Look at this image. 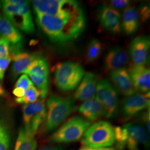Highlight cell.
I'll return each instance as SVG.
<instances>
[{"mask_svg":"<svg viewBox=\"0 0 150 150\" xmlns=\"http://www.w3.org/2000/svg\"><path fill=\"white\" fill-rule=\"evenodd\" d=\"M36 21L49 40L59 45L74 41L86 27L85 15L81 7L59 16L36 15Z\"/></svg>","mask_w":150,"mask_h":150,"instance_id":"cell-1","label":"cell"},{"mask_svg":"<svg viewBox=\"0 0 150 150\" xmlns=\"http://www.w3.org/2000/svg\"><path fill=\"white\" fill-rule=\"evenodd\" d=\"M47 108L45 131L50 133L57 129L71 113L75 112L77 107L74 98L54 94L48 98Z\"/></svg>","mask_w":150,"mask_h":150,"instance_id":"cell-2","label":"cell"},{"mask_svg":"<svg viewBox=\"0 0 150 150\" xmlns=\"http://www.w3.org/2000/svg\"><path fill=\"white\" fill-rule=\"evenodd\" d=\"M2 5L4 17L17 29L27 33L35 32V26L28 1H2Z\"/></svg>","mask_w":150,"mask_h":150,"instance_id":"cell-3","label":"cell"},{"mask_svg":"<svg viewBox=\"0 0 150 150\" xmlns=\"http://www.w3.org/2000/svg\"><path fill=\"white\" fill-rule=\"evenodd\" d=\"M84 74L83 67L77 62L59 63L54 67V82L60 90L70 92L79 85Z\"/></svg>","mask_w":150,"mask_h":150,"instance_id":"cell-4","label":"cell"},{"mask_svg":"<svg viewBox=\"0 0 150 150\" xmlns=\"http://www.w3.org/2000/svg\"><path fill=\"white\" fill-rule=\"evenodd\" d=\"M81 139L82 145L92 149L111 146L115 142L114 127L106 121H98L89 127Z\"/></svg>","mask_w":150,"mask_h":150,"instance_id":"cell-5","label":"cell"},{"mask_svg":"<svg viewBox=\"0 0 150 150\" xmlns=\"http://www.w3.org/2000/svg\"><path fill=\"white\" fill-rule=\"evenodd\" d=\"M91 122L81 116L69 119L50 138L54 143H70L80 140Z\"/></svg>","mask_w":150,"mask_h":150,"instance_id":"cell-6","label":"cell"},{"mask_svg":"<svg viewBox=\"0 0 150 150\" xmlns=\"http://www.w3.org/2000/svg\"><path fill=\"white\" fill-rule=\"evenodd\" d=\"M96 96L97 101L101 103L107 118L115 117L119 110L118 93L116 89L106 79L100 81L97 85Z\"/></svg>","mask_w":150,"mask_h":150,"instance_id":"cell-7","label":"cell"},{"mask_svg":"<svg viewBox=\"0 0 150 150\" xmlns=\"http://www.w3.org/2000/svg\"><path fill=\"white\" fill-rule=\"evenodd\" d=\"M32 4L36 15L59 16L81 7L77 2L72 0H36Z\"/></svg>","mask_w":150,"mask_h":150,"instance_id":"cell-8","label":"cell"},{"mask_svg":"<svg viewBox=\"0 0 150 150\" xmlns=\"http://www.w3.org/2000/svg\"><path fill=\"white\" fill-rule=\"evenodd\" d=\"M122 127L127 136L126 147L128 150H149V137L144 126L131 122L125 125Z\"/></svg>","mask_w":150,"mask_h":150,"instance_id":"cell-9","label":"cell"},{"mask_svg":"<svg viewBox=\"0 0 150 150\" xmlns=\"http://www.w3.org/2000/svg\"><path fill=\"white\" fill-rule=\"evenodd\" d=\"M150 92L134 93L126 97L122 102L121 115L124 121H127L142 111L150 108Z\"/></svg>","mask_w":150,"mask_h":150,"instance_id":"cell-10","label":"cell"},{"mask_svg":"<svg viewBox=\"0 0 150 150\" xmlns=\"http://www.w3.org/2000/svg\"><path fill=\"white\" fill-rule=\"evenodd\" d=\"M150 46V38L140 36L134 38L129 46V54L134 65H146L148 61Z\"/></svg>","mask_w":150,"mask_h":150,"instance_id":"cell-11","label":"cell"},{"mask_svg":"<svg viewBox=\"0 0 150 150\" xmlns=\"http://www.w3.org/2000/svg\"><path fill=\"white\" fill-rule=\"evenodd\" d=\"M98 19L102 27L109 32L118 33L121 30V15L120 12L109 6L103 5L98 11Z\"/></svg>","mask_w":150,"mask_h":150,"instance_id":"cell-12","label":"cell"},{"mask_svg":"<svg viewBox=\"0 0 150 150\" xmlns=\"http://www.w3.org/2000/svg\"><path fill=\"white\" fill-rule=\"evenodd\" d=\"M132 84L136 91L143 94L150 92V70L149 68L143 66L131 64L129 70Z\"/></svg>","mask_w":150,"mask_h":150,"instance_id":"cell-13","label":"cell"},{"mask_svg":"<svg viewBox=\"0 0 150 150\" xmlns=\"http://www.w3.org/2000/svg\"><path fill=\"white\" fill-rule=\"evenodd\" d=\"M110 79L115 88L122 95L126 97L129 96L136 93L128 69L121 67L113 70L110 72Z\"/></svg>","mask_w":150,"mask_h":150,"instance_id":"cell-14","label":"cell"},{"mask_svg":"<svg viewBox=\"0 0 150 150\" xmlns=\"http://www.w3.org/2000/svg\"><path fill=\"white\" fill-rule=\"evenodd\" d=\"M21 47L14 48L11 54L13 63L12 67V74L15 77L23 74L32 62L40 56L36 53L22 51Z\"/></svg>","mask_w":150,"mask_h":150,"instance_id":"cell-15","label":"cell"},{"mask_svg":"<svg viewBox=\"0 0 150 150\" xmlns=\"http://www.w3.org/2000/svg\"><path fill=\"white\" fill-rule=\"evenodd\" d=\"M75 93V99L85 101L95 97L97 85V77L93 72H86Z\"/></svg>","mask_w":150,"mask_h":150,"instance_id":"cell-16","label":"cell"},{"mask_svg":"<svg viewBox=\"0 0 150 150\" xmlns=\"http://www.w3.org/2000/svg\"><path fill=\"white\" fill-rule=\"evenodd\" d=\"M128 60L129 56L126 51L120 47L116 46L106 54L103 60L104 68L108 71H112L123 67Z\"/></svg>","mask_w":150,"mask_h":150,"instance_id":"cell-17","label":"cell"},{"mask_svg":"<svg viewBox=\"0 0 150 150\" xmlns=\"http://www.w3.org/2000/svg\"><path fill=\"white\" fill-rule=\"evenodd\" d=\"M0 36L15 47H21L23 37L21 33L4 16L0 15Z\"/></svg>","mask_w":150,"mask_h":150,"instance_id":"cell-18","label":"cell"},{"mask_svg":"<svg viewBox=\"0 0 150 150\" xmlns=\"http://www.w3.org/2000/svg\"><path fill=\"white\" fill-rule=\"evenodd\" d=\"M139 26V16L136 8L129 6L125 9L121 17V29L124 33L132 35L137 31Z\"/></svg>","mask_w":150,"mask_h":150,"instance_id":"cell-19","label":"cell"},{"mask_svg":"<svg viewBox=\"0 0 150 150\" xmlns=\"http://www.w3.org/2000/svg\"><path fill=\"white\" fill-rule=\"evenodd\" d=\"M79 110L86 120L90 122L96 120L102 116H105L102 105L97 101L95 97L84 101Z\"/></svg>","mask_w":150,"mask_h":150,"instance_id":"cell-20","label":"cell"},{"mask_svg":"<svg viewBox=\"0 0 150 150\" xmlns=\"http://www.w3.org/2000/svg\"><path fill=\"white\" fill-rule=\"evenodd\" d=\"M47 110L45 99L39 98L34 102V109L29 127L27 129L31 130L32 134L36 135L40 125L46 120Z\"/></svg>","mask_w":150,"mask_h":150,"instance_id":"cell-21","label":"cell"},{"mask_svg":"<svg viewBox=\"0 0 150 150\" xmlns=\"http://www.w3.org/2000/svg\"><path fill=\"white\" fill-rule=\"evenodd\" d=\"M30 129L21 127L16 139L14 150H36L37 141Z\"/></svg>","mask_w":150,"mask_h":150,"instance_id":"cell-22","label":"cell"},{"mask_svg":"<svg viewBox=\"0 0 150 150\" xmlns=\"http://www.w3.org/2000/svg\"><path fill=\"white\" fill-rule=\"evenodd\" d=\"M25 75L38 77H49L50 70L47 59L39 56L23 72Z\"/></svg>","mask_w":150,"mask_h":150,"instance_id":"cell-23","label":"cell"},{"mask_svg":"<svg viewBox=\"0 0 150 150\" xmlns=\"http://www.w3.org/2000/svg\"><path fill=\"white\" fill-rule=\"evenodd\" d=\"M12 122L13 119L10 107L0 100V139L10 136Z\"/></svg>","mask_w":150,"mask_h":150,"instance_id":"cell-24","label":"cell"},{"mask_svg":"<svg viewBox=\"0 0 150 150\" xmlns=\"http://www.w3.org/2000/svg\"><path fill=\"white\" fill-rule=\"evenodd\" d=\"M102 51L101 42L96 38H93L90 42L87 48L86 61L91 63L95 61L99 57Z\"/></svg>","mask_w":150,"mask_h":150,"instance_id":"cell-25","label":"cell"},{"mask_svg":"<svg viewBox=\"0 0 150 150\" xmlns=\"http://www.w3.org/2000/svg\"><path fill=\"white\" fill-rule=\"evenodd\" d=\"M40 96V92L33 85L27 89L23 96L21 98H16L15 101L18 103L27 105L36 102Z\"/></svg>","mask_w":150,"mask_h":150,"instance_id":"cell-26","label":"cell"},{"mask_svg":"<svg viewBox=\"0 0 150 150\" xmlns=\"http://www.w3.org/2000/svg\"><path fill=\"white\" fill-rule=\"evenodd\" d=\"M116 147L117 150H124L126 147L127 136L122 127H114Z\"/></svg>","mask_w":150,"mask_h":150,"instance_id":"cell-27","label":"cell"},{"mask_svg":"<svg viewBox=\"0 0 150 150\" xmlns=\"http://www.w3.org/2000/svg\"><path fill=\"white\" fill-rule=\"evenodd\" d=\"M33 85V84L32 81L28 77V76L25 74H23L21 75L15 84V87H20L27 91V89Z\"/></svg>","mask_w":150,"mask_h":150,"instance_id":"cell-28","label":"cell"},{"mask_svg":"<svg viewBox=\"0 0 150 150\" xmlns=\"http://www.w3.org/2000/svg\"><path fill=\"white\" fill-rule=\"evenodd\" d=\"M10 43L4 38H0V59L10 54Z\"/></svg>","mask_w":150,"mask_h":150,"instance_id":"cell-29","label":"cell"},{"mask_svg":"<svg viewBox=\"0 0 150 150\" xmlns=\"http://www.w3.org/2000/svg\"><path fill=\"white\" fill-rule=\"evenodd\" d=\"M110 4L111 7L118 11L125 10L129 7L131 2L129 0H113L110 1Z\"/></svg>","mask_w":150,"mask_h":150,"instance_id":"cell-30","label":"cell"},{"mask_svg":"<svg viewBox=\"0 0 150 150\" xmlns=\"http://www.w3.org/2000/svg\"><path fill=\"white\" fill-rule=\"evenodd\" d=\"M150 108L146 110L144 112H141L139 115V119L141 122L144 125L146 131L149 134L150 132Z\"/></svg>","mask_w":150,"mask_h":150,"instance_id":"cell-31","label":"cell"},{"mask_svg":"<svg viewBox=\"0 0 150 150\" xmlns=\"http://www.w3.org/2000/svg\"><path fill=\"white\" fill-rule=\"evenodd\" d=\"M138 13L142 21H147L150 17V7L147 5L140 6Z\"/></svg>","mask_w":150,"mask_h":150,"instance_id":"cell-32","label":"cell"},{"mask_svg":"<svg viewBox=\"0 0 150 150\" xmlns=\"http://www.w3.org/2000/svg\"><path fill=\"white\" fill-rule=\"evenodd\" d=\"M0 150H11L10 136H7L0 139Z\"/></svg>","mask_w":150,"mask_h":150,"instance_id":"cell-33","label":"cell"},{"mask_svg":"<svg viewBox=\"0 0 150 150\" xmlns=\"http://www.w3.org/2000/svg\"><path fill=\"white\" fill-rule=\"evenodd\" d=\"M12 60V59L11 54L7 57L0 59V69L4 73L5 72L6 70L8 67Z\"/></svg>","mask_w":150,"mask_h":150,"instance_id":"cell-34","label":"cell"},{"mask_svg":"<svg viewBox=\"0 0 150 150\" xmlns=\"http://www.w3.org/2000/svg\"><path fill=\"white\" fill-rule=\"evenodd\" d=\"M26 91L23 88L20 87H15L13 90V94L17 97V98H21L23 96Z\"/></svg>","mask_w":150,"mask_h":150,"instance_id":"cell-35","label":"cell"},{"mask_svg":"<svg viewBox=\"0 0 150 150\" xmlns=\"http://www.w3.org/2000/svg\"><path fill=\"white\" fill-rule=\"evenodd\" d=\"M64 148L62 146H48L42 147L38 150H64Z\"/></svg>","mask_w":150,"mask_h":150,"instance_id":"cell-36","label":"cell"},{"mask_svg":"<svg viewBox=\"0 0 150 150\" xmlns=\"http://www.w3.org/2000/svg\"><path fill=\"white\" fill-rule=\"evenodd\" d=\"M6 91L5 89L4 88L3 86H2L0 83V96H3L5 95Z\"/></svg>","mask_w":150,"mask_h":150,"instance_id":"cell-37","label":"cell"},{"mask_svg":"<svg viewBox=\"0 0 150 150\" xmlns=\"http://www.w3.org/2000/svg\"><path fill=\"white\" fill-rule=\"evenodd\" d=\"M93 150H116L112 147H103V148H98L93 149Z\"/></svg>","mask_w":150,"mask_h":150,"instance_id":"cell-38","label":"cell"},{"mask_svg":"<svg viewBox=\"0 0 150 150\" xmlns=\"http://www.w3.org/2000/svg\"><path fill=\"white\" fill-rule=\"evenodd\" d=\"M79 150H93V149L90 147H88V146H83V147H82L80 149H79Z\"/></svg>","mask_w":150,"mask_h":150,"instance_id":"cell-39","label":"cell"},{"mask_svg":"<svg viewBox=\"0 0 150 150\" xmlns=\"http://www.w3.org/2000/svg\"><path fill=\"white\" fill-rule=\"evenodd\" d=\"M4 75H5V73H4L0 69V80H2L4 79Z\"/></svg>","mask_w":150,"mask_h":150,"instance_id":"cell-40","label":"cell"},{"mask_svg":"<svg viewBox=\"0 0 150 150\" xmlns=\"http://www.w3.org/2000/svg\"><path fill=\"white\" fill-rule=\"evenodd\" d=\"M0 9H1V3H0Z\"/></svg>","mask_w":150,"mask_h":150,"instance_id":"cell-41","label":"cell"}]
</instances>
